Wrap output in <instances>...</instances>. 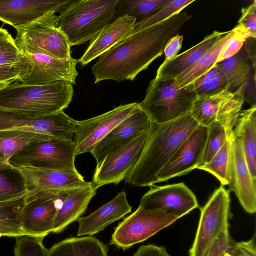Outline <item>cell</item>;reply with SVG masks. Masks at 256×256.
I'll return each instance as SVG.
<instances>
[{
	"label": "cell",
	"instance_id": "obj_14",
	"mask_svg": "<svg viewBox=\"0 0 256 256\" xmlns=\"http://www.w3.org/2000/svg\"><path fill=\"white\" fill-rule=\"evenodd\" d=\"M138 105L137 102L122 104L99 116L76 120L74 135L76 156L90 152L95 146L131 114Z\"/></svg>",
	"mask_w": 256,
	"mask_h": 256
},
{
	"label": "cell",
	"instance_id": "obj_32",
	"mask_svg": "<svg viewBox=\"0 0 256 256\" xmlns=\"http://www.w3.org/2000/svg\"><path fill=\"white\" fill-rule=\"evenodd\" d=\"M172 0H118L114 18L128 16L139 22L156 13Z\"/></svg>",
	"mask_w": 256,
	"mask_h": 256
},
{
	"label": "cell",
	"instance_id": "obj_28",
	"mask_svg": "<svg viewBox=\"0 0 256 256\" xmlns=\"http://www.w3.org/2000/svg\"><path fill=\"white\" fill-rule=\"evenodd\" d=\"M232 32L233 29L228 30L196 63L174 78V86L179 89L190 85L216 64L223 45Z\"/></svg>",
	"mask_w": 256,
	"mask_h": 256
},
{
	"label": "cell",
	"instance_id": "obj_26",
	"mask_svg": "<svg viewBox=\"0 0 256 256\" xmlns=\"http://www.w3.org/2000/svg\"><path fill=\"white\" fill-rule=\"evenodd\" d=\"M234 136L240 139L250 172L256 180V106L240 111L234 128Z\"/></svg>",
	"mask_w": 256,
	"mask_h": 256
},
{
	"label": "cell",
	"instance_id": "obj_37",
	"mask_svg": "<svg viewBox=\"0 0 256 256\" xmlns=\"http://www.w3.org/2000/svg\"><path fill=\"white\" fill-rule=\"evenodd\" d=\"M14 256H48L44 238L24 235L16 238Z\"/></svg>",
	"mask_w": 256,
	"mask_h": 256
},
{
	"label": "cell",
	"instance_id": "obj_15",
	"mask_svg": "<svg viewBox=\"0 0 256 256\" xmlns=\"http://www.w3.org/2000/svg\"><path fill=\"white\" fill-rule=\"evenodd\" d=\"M147 136L148 132L108 155L96 168L92 182L96 190L107 184L116 185L124 180L139 159Z\"/></svg>",
	"mask_w": 256,
	"mask_h": 256
},
{
	"label": "cell",
	"instance_id": "obj_21",
	"mask_svg": "<svg viewBox=\"0 0 256 256\" xmlns=\"http://www.w3.org/2000/svg\"><path fill=\"white\" fill-rule=\"evenodd\" d=\"M18 168L24 178L28 196L46 190L85 186L92 182L86 181L78 170L74 172L26 166Z\"/></svg>",
	"mask_w": 256,
	"mask_h": 256
},
{
	"label": "cell",
	"instance_id": "obj_43",
	"mask_svg": "<svg viewBox=\"0 0 256 256\" xmlns=\"http://www.w3.org/2000/svg\"><path fill=\"white\" fill-rule=\"evenodd\" d=\"M227 256H256V234L248 241L232 242L228 250Z\"/></svg>",
	"mask_w": 256,
	"mask_h": 256
},
{
	"label": "cell",
	"instance_id": "obj_18",
	"mask_svg": "<svg viewBox=\"0 0 256 256\" xmlns=\"http://www.w3.org/2000/svg\"><path fill=\"white\" fill-rule=\"evenodd\" d=\"M74 0H0V20L15 28L50 12L62 13Z\"/></svg>",
	"mask_w": 256,
	"mask_h": 256
},
{
	"label": "cell",
	"instance_id": "obj_6",
	"mask_svg": "<svg viewBox=\"0 0 256 256\" xmlns=\"http://www.w3.org/2000/svg\"><path fill=\"white\" fill-rule=\"evenodd\" d=\"M74 140L50 138L30 144L8 160L12 166L77 171Z\"/></svg>",
	"mask_w": 256,
	"mask_h": 256
},
{
	"label": "cell",
	"instance_id": "obj_47",
	"mask_svg": "<svg viewBox=\"0 0 256 256\" xmlns=\"http://www.w3.org/2000/svg\"><path fill=\"white\" fill-rule=\"evenodd\" d=\"M132 256H170L164 246L150 244L140 246Z\"/></svg>",
	"mask_w": 256,
	"mask_h": 256
},
{
	"label": "cell",
	"instance_id": "obj_31",
	"mask_svg": "<svg viewBox=\"0 0 256 256\" xmlns=\"http://www.w3.org/2000/svg\"><path fill=\"white\" fill-rule=\"evenodd\" d=\"M28 192L24 178L18 168L0 162V202L10 200Z\"/></svg>",
	"mask_w": 256,
	"mask_h": 256
},
{
	"label": "cell",
	"instance_id": "obj_20",
	"mask_svg": "<svg viewBox=\"0 0 256 256\" xmlns=\"http://www.w3.org/2000/svg\"><path fill=\"white\" fill-rule=\"evenodd\" d=\"M228 190L234 192L241 206L249 214L256 212V180L248 166L241 140L234 136L232 143L230 182Z\"/></svg>",
	"mask_w": 256,
	"mask_h": 256
},
{
	"label": "cell",
	"instance_id": "obj_5",
	"mask_svg": "<svg viewBox=\"0 0 256 256\" xmlns=\"http://www.w3.org/2000/svg\"><path fill=\"white\" fill-rule=\"evenodd\" d=\"M174 79L154 78L150 82L141 108L152 122L164 123L190 113L197 97L195 90L187 87L176 88Z\"/></svg>",
	"mask_w": 256,
	"mask_h": 256
},
{
	"label": "cell",
	"instance_id": "obj_27",
	"mask_svg": "<svg viewBox=\"0 0 256 256\" xmlns=\"http://www.w3.org/2000/svg\"><path fill=\"white\" fill-rule=\"evenodd\" d=\"M108 247L94 236L70 238L48 249V256H108Z\"/></svg>",
	"mask_w": 256,
	"mask_h": 256
},
{
	"label": "cell",
	"instance_id": "obj_36",
	"mask_svg": "<svg viewBox=\"0 0 256 256\" xmlns=\"http://www.w3.org/2000/svg\"><path fill=\"white\" fill-rule=\"evenodd\" d=\"M194 1V0H172L170 3L162 7L156 13L136 22L132 32L142 30L164 20L180 12L184 8Z\"/></svg>",
	"mask_w": 256,
	"mask_h": 256
},
{
	"label": "cell",
	"instance_id": "obj_9",
	"mask_svg": "<svg viewBox=\"0 0 256 256\" xmlns=\"http://www.w3.org/2000/svg\"><path fill=\"white\" fill-rule=\"evenodd\" d=\"M177 220L162 210H146L138 206L115 228L110 244L125 250L147 240Z\"/></svg>",
	"mask_w": 256,
	"mask_h": 256
},
{
	"label": "cell",
	"instance_id": "obj_35",
	"mask_svg": "<svg viewBox=\"0 0 256 256\" xmlns=\"http://www.w3.org/2000/svg\"><path fill=\"white\" fill-rule=\"evenodd\" d=\"M219 63L226 78L230 90V88H238L242 84H247L250 71L247 60L235 55Z\"/></svg>",
	"mask_w": 256,
	"mask_h": 256
},
{
	"label": "cell",
	"instance_id": "obj_49",
	"mask_svg": "<svg viewBox=\"0 0 256 256\" xmlns=\"http://www.w3.org/2000/svg\"><path fill=\"white\" fill-rule=\"evenodd\" d=\"M11 38L12 36L6 30L0 28V44Z\"/></svg>",
	"mask_w": 256,
	"mask_h": 256
},
{
	"label": "cell",
	"instance_id": "obj_10",
	"mask_svg": "<svg viewBox=\"0 0 256 256\" xmlns=\"http://www.w3.org/2000/svg\"><path fill=\"white\" fill-rule=\"evenodd\" d=\"M58 16L50 12L27 26L16 28V42L36 46L60 60L72 58L67 36L58 26Z\"/></svg>",
	"mask_w": 256,
	"mask_h": 256
},
{
	"label": "cell",
	"instance_id": "obj_3",
	"mask_svg": "<svg viewBox=\"0 0 256 256\" xmlns=\"http://www.w3.org/2000/svg\"><path fill=\"white\" fill-rule=\"evenodd\" d=\"M73 94L72 84L65 81L29 84L16 80L0 90V108L26 115L44 116L63 111Z\"/></svg>",
	"mask_w": 256,
	"mask_h": 256
},
{
	"label": "cell",
	"instance_id": "obj_19",
	"mask_svg": "<svg viewBox=\"0 0 256 256\" xmlns=\"http://www.w3.org/2000/svg\"><path fill=\"white\" fill-rule=\"evenodd\" d=\"M208 128L198 125L158 172L156 183L186 174L196 168L204 148Z\"/></svg>",
	"mask_w": 256,
	"mask_h": 256
},
{
	"label": "cell",
	"instance_id": "obj_24",
	"mask_svg": "<svg viewBox=\"0 0 256 256\" xmlns=\"http://www.w3.org/2000/svg\"><path fill=\"white\" fill-rule=\"evenodd\" d=\"M96 189L92 182L85 186L68 189L57 212L52 227L53 233L63 232L85 212Z\"/></svg>",
	"mask_w": 256,
	"mask_h": 256
},
{
	"label": "cell",
	"instance_id": "obj_29",
	"mask_svg": "<svg viewBox=\"0 0 256 256\" xmlns=\"http://www.w3.org/2000/svg\"><path fill=\"white\" fill-rule=\"evenodd\" d=\"M52 138L48 135L20 130H0V162L8 160L25 146Z\"/></svg>",
	"mask_w": 256,
	"mask_h": 256
},
{
	"label": "cell",
	"instance_id": "obj_22",
	"mask_svg": "<svg viewBox=\"0 0 256 256\" xmlns=\"http://www.w3.org/2000/svg\"><path fill=\"white\" fill-rule=\"evenodd\" d=\"M136 23L134 18L128 16L115 18L90 40L78 62L84 66L99 57L129 36L134 30Z\"/></svg>",
	"mask_w": 256,
	"mask_h": 256
},
{
	"label": "cell",
	"instance_id": "obj_23",
	"mask_svg": "<svg viewBox=\"0 0 256 256\" xmlns=\"http://www.w3.org/2000/svg\"><path fill=\"white\" fill-rule=\"evenodd\" d=\"M132 211L125 192H119L113 199L78 221V236H92L104 230L108 226L120 219Z\"/></svg>",
	"mask_w": 256,
	"mask_h": 256
},
{
	"label": "cell",
	"instance_id": "obj_50",
	"mask_svg": "<svg viewBox=\"0 0 256 256\" xmlns=\"http://www.w3.org/2000/svg\"><path fill=\"white\" fill-rule=\"evenodd\" d=\"M16 80H8L0 82V90L5 88L8 84H11L12 82H14Z\"/></svg>",
	"mask_w": 256,
	"mask_h": 256
},
{
	"label": "cell",
	"instance_id": "obj_41",
	"mask_svg": "<svg viewBox=\"0 0 256 256\" xmlns=\"http://www.w3.org/2000/svg\"><path fill=\"white\" fill-rule=\"evenodd\" d=\"M30 70V62L12 65H0V82L8 80L20 81Z\"/></svg>",
	"mask_w": 256,
	"mask_h": 256
},
{
	"label": "cell",
	"instance_id": "obj_44",
	"mask_svg": "<svg viewBox=\"0 0 256 256\" xmlns=\"http://www.w3.org/2000/svg\"><path fill=\"white\" fill-rule=\"evenodd\" d=\"M227 88L228 89L226 79L222 72L216 78L194 90L197 96H201L216 93Z\"/></svg>",
	"mask_w": 256,
	"mask_h": 256
},
{
	"label": "cell",
	"instance_id": "obj_38",
	"mask_svg": "<svg viewBox=\"0 0 256 256\" xmlns=\"http://www.w3.org/2000/svg\"><path fill=\"white\" fill-rule=\"evenodd\" d=\"M233 32L223 45L216 60V64L236 55L242 48L247 34L236 26Z\"/></svg>",
	"mask_w": 256,
	"mask_h": 256
},
{
	"label": "cell",
	"instance_id": "obj_30",
	"mask_svg": "<svg viewBox=\"0 0 256 256\" xmlns=\"http://www.w3.org/2000/svg\"><path fill=\"white\" fill-rule=\"evenodd\" d=\"M28 195L27 192L16 198L0 202V238H16L24 235L20 220V215Z\"/></svg>",
	"mask_w": 256,
	"mask_h": 256
},
{
	"label": "cell",
	"instance_id": "obj_7",
	"mask_svg": "<svg viewBox=\"0 0 256 256\" xmlns=\"http://www.w3.org/2000/svg\"><path fill=\"white\" fill-rule=\"evenodd\" d=\"M246 84H242L234 92L227 88L197 96L190 114L200 125L208 128L218 122L233 132L244 102Z\"/></svg>",
	"mask_w": 256,
	"mask_h": 256
},
{
	"label": "cell",
	"instance_id": "obj_1",
	"mask_svg": "<svg viewBox=\"0 0 256 256\" xmlns=\"http://www.w3.org/2000/svg\"><path fill=\"white\" fill-rule=\"evenodd\" d=\"M192 17L181 11L160 22L132 32L100 55L92 66L94 83L108 80H134L162 54L166 43Z\"/></svg>",
	"mask_w": 256,
	"mask_h": 256
},
{
	"label": "cell",
	"instance_id": "obj_25",
	"mask_svg": "<svg viewBox=\"0 0 256 256\" xmlns=\"http://www.w3.org/2000/svg\"><path fill=\"white\" fill-rule=\"evenodd\" d=\"M228 32L214 31L196 45L178 54L170 62L164 64H162L157 70L155 78L174 80L196 63Z\"/></svg>",
	"mask_w": 256,
	"mask_h": 256
},
{
	"label": "cell",
	"instance_id": "obj_39",
	"mask_svg": "<svg viewBox=\"0 0 256 256\" xmlns=\"http://www.w3.org/2000/svg\"><path fill=\"white\" fill-rule=\"evenodd\" d=\"M30 62L18 48L12 38L0 44V65H12Z\"/></svg>",
	"mask_w": 256,
	"mask_h": 256
},
{
	"label": "cell",
	"instance_id": "obj_48",
	"mask_svg": "<svg viewBox=\"0 0 256 256\" xmlns=\"http://www.w3.org/2000/svg\"><path fill=\"white\" fill-rule=\"evenodd\" d=\"M255 39L254 38H248L246 42V52H248V55L249 58L252 61V63L253 64V67L254 68V70L255 71V68H256V54H254L252 52V50L255 48L256 45H255Z\"/></svg>",
	"mask_w": 256,
	"mask_h": 256
},
{
	"label": "cell",
	"instance_id": "obj_8",
	"mask_svg": "<svg viewBox=\"0 0 256 256\" xmlns=\"http://www.w3.org/2000/svg\"><path fill=\"white\" fill-rule=\"evenodd\" d=\"M230 192L221 185L200 208V215L189 256H206L220 232L228 228Z\"/></svg>",
	"mask_w": 256,
	"mask_h": 256
},
{
	"label": "cell",
	"instance_id": "obj_12",
	"mask_svg": "<svg viewBox=\"0 0 256 256\" xmlns=\"http://www.w3.org/2000/svg\"><path fill=\"white\" fill-rule=\"evenodd\" d=\"M76 120L64 111L44 116H33L0 108V130H20L72 140Z\"/></svg>",
	"mask_w": 256,
	"mask_h": 256
},
{
	"label": "cell",
	"instance_id": "obj_13",
	"mask_svg": "<svg viewBox=\"0 0 256 256\" xmlns=\"http://www.w3.org/2000/svg\"><path fill=\"white\" fill-rule=\"evenodd\" d=\"M15 43L30 62V70L20 82L29 84H47L56 81L76 84L78 75L76 59L72 57L68 60L58 59L36 46Z\"/></svg>",
	"mask_w": 256,
	"mask_h": 256
},
{
	"label": "cell",
	"instance_id": "obj_17",
	"mask_svg": "<svg viewBox=\"0 0 256 256\" xmlns=\"http://www.w3.org/2000/svg\"><path fill=\"white\" fill-rule=\"evenodd\" d=\"M152 122L150 118L138 103L132 113L101 140L90 152L96 160V168L99 166L108 155L148 132Z\"/></svg>",
	"mask_w": 256,
	"mask_h": 256
},
{
	"label": "cell",
	"instance_id": "obj_34",
	"mask_svg": "<svg viewBox=\"0 0 256 256\" xmlns=\"http://www.w3.org/2000/svg\"><path fill=\"white\" fill-rule=\"evenodd\" d=\"M207 138L200 160L196 168L208 163L221 148L225 142L234 136L232 131L224 125L216 122L208 128Z\"/></svg>",
	"mask_w": 256,
	"mask_h": 256
},
{
	"label": "cell",
	"instance_id": "obj_40",
	"mask_svg": "<svg viewBox=\"0 0 256 256\" xmlns=\"http://www.w3.org/2000/svg\"><path fill=\"white\" fill-rule=\"evenodd\" d=\"M242 15L236 26L244 31L248 38L256 37V1L245 8H242Z\"/></svg>",
	"mask_w": 256,
	"mask_h": 256
},
{
	"label": "cell",
	"instance_id": "obj_42",
	"mask_svg": "<svg viewBox=\"0 0 256 256\" xmlns=\"http://www.w3.org/2000/svg\"><path fill=\"white\" fill-rule=\"evenodd\" d=\"M228 228L223 230L213 242L206 256H227L228 248L232 243Z\"/></svg>",
	"mask_w": 256,
	"mask_h": 256
},
{
	"label": "cell",
	"instance_id": "obj_2",
	"mask_svg": "<svg viewBox=\"0 0 256 256\" xmlns=\"http://www.w3.org/2000/svg\"><path fill=\"white\" fill-rule=\"evenodd\" d=\"M198 125L190 112L166 122H152L141 155L125 182L153 186L160 171Z\"/></svg>",
	"mask_w": 256,
	"mask_h": 256
},
{
	"label": "cell",
	"instance_id": "obj_16",
	"mask_svg": "<svg viewBox=\"0 0 256 256\" xmlns=\"http://www.w3.org/2000/svg\"><path fill=\"white\" fill-rule=\"evenodd\" d=\"M150 187L140 201L144 210L160 209L178 219L198 207L196 196L184 182Z\"/></svg>",
	"mask_w": 256,
	"mask_h": 256
},
{
	"label": "cell",
	"instance_id": "obj_45",
	"mask_svg": "<svg viewBox=\"0 0 256 256\" xmlns=\"http://www.w3.org/2000/svg\"><path fill=\"white\" fill-rule=\"evenodd\" d=\"M183 39L184 36L178 34L168 40L164 49L165 57L162 64L170 62L178 55L182 48Z\"/></svg>",
	"mask_w": 256,
	"mask_h": 256
},
{
	"label": "cell",
	"instance_id": "obj_33",
	"mask_svg": "<svg viewBox=\"0 0 256 256\" xmlns=\"http://www.w3.org/2000/svg\"><path fill=\"white\" fill-rule=\"evenodd\" d=\"M234 138L225 142L208 163L198 168L213 174L223 186L228 185L230 182L232 143Z\"/></svg>",
	"mask_w": 256,
	"mask_h": 256
},
{
	"label": "cell",
	"instance_id": "obj_4",
	"mask_svg": "<svg viewBox=\"0 0 256 256\" xmlns=\"http://www.w3.org/2000/svg\"><path fill=\"white\" fill-rule=\"evenodd\" d=\"M118 0H74L58 16V26L70 46L91 40L114 18Z\"/></svg>",
	"mask_w": 256,
	"mask_h": 256
},
{
	"label": "cell",
	"instance_id": "obj_46",
	"mask_svg": "<svg viewBox=\"0 0 256 256\" xmlns=\"http://www.w3.org/2000/svg\"><path fill=\"white\" fill-rule=\"evenodd\" d=\"M222 72L220 63L215 64L209 70L202 75L192 84L185 87H188L191 90H194L200 86L216 78Z\"/></svg>",
	"mask_w": 256,
	"mask_h": 256
},
{
	"label": "cell",
	"instance_id": "obj_11",
	"mask_svg": "<svg viewBox=\"0 0 256 256\" xmlns=\"http://www.w3.org/2000/svg\"><path fill=\"white\" fill-rule=\"evenodd\" d=\"M67 190H46L28 195L20 215L24 235L44 238L52 232L55 217Z\"/></svg>",
	"mask_w": 256,
	"mask_h": 256
}]
</instances>
